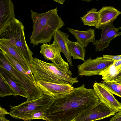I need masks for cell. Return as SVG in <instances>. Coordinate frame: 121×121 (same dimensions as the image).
Instances as JSON below:
<instances>
[{
  "label": "cell",
  "mask_w": 121,
  "mask_h": 121,
  "mask_svg": "<svg viewBox=\"0 0 121 121\" xmlns=\"http://www.w3.org/2000/svg\"><path fill=\"white\" fill-rule=\"evenodd\" d=\"M99 101L94 89L83 84L70 92L55 97L44 111L49 121H73Z\"/></svg>",
  "instance_id": "6da1fadb"
},
{
  "label": "cell",
  "mask_w": 121,
  "mask_h": 121,
  "mask_svg": "<svg viewBox=\"0 0 121 121\" xmlns=\"http://www.w3.org/2000/svg\"><path fill=\"white\" fill-rule=\"evenodd\" d=\"M58 11L57 7L42 13L30 10L33 25L30 40L34 46L50 42L56 31L64 26Z\"/></svg>",
  "instance_id": "7a4b0ae2"
},
{
  "label": "cell",
  "mask_w": 121,
  "mask_h": 121,
  "mask_svg": "<svg viewBox=\"0 0 121 121\" xmlns=\"http://www.w3.org/2000/svg\"><path fill=\"white\" fill-rule=\"evenodd\" d=\"M31 71L36 82L42 81L59 84H69L73 86L78 81L73 78L69 68L61 67L34 58L30 65Z\"/></svg>",
  "instance_id": "3957f363"
},
{
  "label": "cell",
  "mask_w": 121,
  "mask_h": 121,
  "mask_svg": "<svg viewBox=\"0 0 121 121\" xmlns=\"http://www.w3.org/2000/svg\"><path fill=\"white\" fill-rule=\"evenodd\" d=\"M24 29L22 22L15 18L0 32V39H3L10 41L30 66L34 59L33 53L26 42Z\"/></svg>",
  "instance_id": "277c9868"
},
{
  "label": "cell",
  "mask_w": 121,
  "mask_h": 121,
  "mask_svg": "<svg viewBox=\"0 0 121 121\" xmlns=\"http://www.w3.org/2000/svg\"><path fill=\"white\" fill-rule=\"evenodd\" d=\"M54 98L43 95L37 99L26 101L16 106H11L10 115L16 119H21L28 121L31 115L39 111H44Z\"/></svg>",
  "instance_id": "5b68a950"
},
{
  "label": "cell",
  "mask_w": 121,
  "mask_h": 121,
  "mask_svg": "<svg viewBox=\"0 0 121 121\" xmlns=\"http://www.w3.org/2000/svg\"><path fill=\"white\" fill-rule=\"evenodd\" d=\"M0 67L7 70L26 91L29 102L41 97L43 94L41 90L35 84L29 81L8 61L0 51Z\"/></svg>",
  "instance_id": "8992f818"
},
{
  "label": "cell",
  "mask_w": 121,
  "mask_h": 121,
  "mask_svg": "<svg viewBox=\"0 0 121 121\" xmlns=\"http://www.w3.org/2000/svg\"><path fill=\"white\" fill-rule=\"evenodd\" d=\"M114 61L103 57H98L94 59L90 57L78 66V75L90 76L99 75L100 72L112 65Z\"/></svg>",
  "instance_id": "52a82bcc"
},
{
  "label": "cell",
  "mask_w": 121,
  "mask_h": 121,
  "mask_svg": "<svg viewBox=\"0 0 121 121\" xmlns=\"http://www.w3.org/2000/svg\"><path fill=\"white\" fill-rule=\"evenodd\" d=\"M115 113L101 101L92 108L82 114L73 121H93L114 115Z\"/></svg>",
  "instance_id": "ba28073f"
},
{
  "label": "cell",
  "mask_w": 121,
  "mask_h": 121,
  "mask_svg": "<svg viewBox=\"0 0 121 121\" xmlns=\"http://www.w3.org/2000/svg\"><path fill=\"white\" fill-rule=\"evenodd\" d=\"M93 87L100 101L103 103L115 113L121 109V103L101 83L94 82Z\"/></svg>",
  "instance_id": "9c48e42d"
},
{
  "label": "cell",
  "mask_w": 121,
  "mask_h": 121,
  "mask_svg": "<svg viewBox=\"0 0 121 121\" xmlns=\"http://www.w3.org/2000/svg\"><path fill=\"white\" fill-rule=\"evenodd\" d=\"M113 22L109 23L101 29V37L99 40H95L93 42L95 47L96 52L103 51L109 46L110 41L113 39L121 35V27L115 28Z\"/></svg>",
  "instance_id": "30bf717a"
},
{
  "label": "cell",
  "mask_w": 121,
  "mask_h": 121,
  "mask_svg": "<svg viewBox=\"0 0 121 121\" xmlns=\"http://www.w3.org/2000/svg\"><path fill=\"white\" fill-rule=\"evenodd\" d=\"M40 53L45 59L61 67L69 68L68 64L62 58L61 51L57 43L53 41L52 44L43 43L40 46Z\"/></svg>",
  "instance_id": "8fae6325"
},
{
  "label": "cell",
  "mask_w": 121,
  "mask_h": 121,
  "mask_svg": "<svg viewBox=\"0 0 121 121\" xmlns=\"http://www.w3.org/2000/svg\"><path fill=\"white\" fill-rule=\"evenodd\" d=\"M36 85L43 95L53 98L59 95L68 93L74 88L69 84H59L42 81H37Z\"/></svg>",
  "instance_id": "7c38bea8"
},
{
  "label": "cell",
  "mask_w": 121,
  "mask_h": 121,
  "mask_svg": "<svg viewBox=\"0 0 121 121\" xmlns=\"http://www.w3.org/2000/svg\"><path fill=\"white\" fill-rule=\"evenodd\" d=\"M0 50L10 55L17 60L27 70L31 72V66L16 47L10 41L0 39Z\"/></svg>",
  "instance_id": "4fadbf2b"
},
{
  "label": "cell",
  "mask_w": 121,
  "mask_h": 121,
  "mask_svg": "<svg viewBox=\"0 0 121 121\" xmlns=\"http://www.w3.org/2000/svg\"><path fill=\"white\" fill-rule=\"evenodd\" d=\"M16 18L13 3L11 0H0V32Z\"/></svg>",
  "instance_id": "5bb4252c"
},
{
  "label": "cell",
  "mask_w": 121,
  "mask_h": 121,
  "mask_svg": "<svg viewBox=\"0 0 121 121\" xmlns=\"http://www.w3.org/2000/svg\"><path fill=\"white\" fill-rule=\"evenodd\" d=\"M99 19L96 29H101L109 23L113 22L121 12L112 6H103L99 11Z\"/></svg>",
  "instance_id": "9a60e30c"
},
{
  "label": "cell",
  "mask_w": 121,
  "mask_h": 121,
  "mask_svg": "<svg viewBox=\"0 0 121 121\" xmlns=\"http://www.w3.org/2000/svg\"><path fill=\"white\" fill-rule=\"evenodd\" d=\"M104 81L115 82L121 80V60L113 63L99 74Z\"/></svg>",
  "instance_id": "2e32d148"
},
{
  "label": "cell",
  "mask_w": 121,
  "mask_h": 121,
  "mask_svg": "<svg viewBox=\"0 0 121 121\" xmlns=\"http://www.w3.org/2000/svg\"><path fill=\"white\" fill-rule=\"evenodd\" d=\"M69 35L59 30H56L53 35V41L58 45L61 52L64 55L70 66H73L71 57L68 47V42Z\"/></svg>",
  "instance_id": "e0dca14e"
},
{
  "label": "cell",
  "mask_w": 121,
  "mask_h": 121,
  "mask_svg": "<svg viewBox=\"0 0 121 121\" xmlns=\"http://www.w3.org/2000/svg\"><path fill=\"white\" fill-rule=\"evenodd\" d=\"M67 28L74 36L77 42L85 48L90 42H93L95 40L94 29L90 28L86 31H81L69 28Z\"/></svg>",
  "instance_id": "ac0fdd59"
},
{
  "label": "cell",
  "mask_w": 121,
  "mask_h": 121,
  "mask_svg": "<svg viewBox=\"0 0 121 121\" xmlns=\"http://www.w3.org/2000/svg\"><path fill=\"white\" fill-rule=\"evenodd\" d=\"M0 74L14 90L15 96L19 95L27 98V95L26 91L7 70L0 67Z\"/></svg>",
  "instance_id": "d6986e66"
},
{
  "label": "cell",
  "mask_w": 121,
  "mask_h": 121,
  "mask_svg": "<svg viewBox=\"0 0 121 121\" xmlns=\"http://www.w3.org/2000/svg\"><path fill=\"white\" fill-rule=\"evenodd\" d=\"M0 51L10 64L29 81L36 84L32 72L26 70L17 60L10 55L0 50Z\"/></svg>",
  "instance_id": "ffe728a7"
},
{
  "label": "cell",
  "mask_w": 121,
  "mask_h": 121,
  "mask_svg": "<svg viewBox=\"0 0 121 121\" xmlns=\"http://www.w3.org/2000/svg\"><path fill=\"white\" fill-rule=\"evenodd\" d=\"M68 45L69 51L70 56L74 59H80L84 61L86 51L85 47L78 42H72L68 40Z\"/></svg>",
  "instance_id": "44dd1931"
},
{
  "label": "cell",
  "mask_w": 121,
  "mask_h": 121,
  "mask_svg": "<svg viewBox=\"0 0 121 121\" xmlns=\"http://www.w3.org/2000/svg\"><path fill=\"white\" fill-rule=\"evenodd\" d=\"M97 10L96 9L92 8L80 17L84 25L95 27L97 26L99 16V11Z\"/></svg>",
  "instance_id": "7402d4cb"
},
{
  "label": "cell",
  "mask_w": 121,
  "mask_h": 121,
  "mask_svg": "<svg viewBox=\"0 0 121 121\" xmlns=\"http://www.w3.org/2000/svg\"><path fill=\"white\" fill-rule=\"evenodd\" d=\"M15 96L14 92L4 78L0 74V96L4 97L7 96Z\"/></svg>",
  "instance_id": "603a6c76"
},
{
  "label": "cell",
  "mask_w": 121,
  "mask_h": 121,
  "mask_svg": "<svg viewBox=\"0 0 121 121\" xmlns=\"http://www.w3.org/2000/svg\"><path fill=\"white\" fill-rule=\"evenodd\" d=\"M102 85L109 91L121 97V85L115 82L104 81Z\"/></svg>",
  "instance_id": "cb8c5ba5"
},
{
  "label": "cell",
  "mask_w": 121,
  "mask_h": 121,
  "mask_svg": "<svg viewBox=\"0 0 121 121\" xmlns=\"http://www.w3.org/2000/svg\"><path fill=\"white\" fill-rule=\"evenodd\" d=\"M44 111H39L36 112L31 116L28 121H31L35 119L43 120L46 121H49V120L44 115Z\"/></svg>",
  "instance_id": "d4e9b609"
},
{
  "label": "cell",
  "mask_w": 121,
  "mask_h": 121,
  "mask_svg": "<svg viewBox=\"0 0 121 121\" xmlns=\"http://www.w3.org/2000/svg\"><path fill=\"white\" fill-rule=\"evenodd\" d=\"M103 57L105 58L114 61H117L121 60V55L112 56L104 55Z\"/></svg>",
  "instance_id": "484cf974"
},
{
  "label": "cell",
  "mask_w": 121,
  "mask_h": 121,
  "mask_svg": "<svg viewBox=\"0 0 121 121\" xmlns=\"http://www.w3.org/2000/svg\"><path fill=\"white\" fill-rule=\"evenodd\" d=\"M109 121H121V109L111 118Z\"/></svg>",
  "instance_id": "4316f807"
},
{
  "label": "cell",
  "mask_w": 121,
  "mask_h": 121,
  "mask_svg": "<svg viewBox=\"0 0 121 121\" xmlns=\"http://www.w3.org/2000/svg\"><path fill=\"white\" fill-rule=\"evenodd\" d=\"M7 114L10 115L9 112L7 111L5 109L2 108L0 106V117H5V115Z\"/></svg>",
  "instance_id": "83f0119b"
},
{
  "label": "cell",
  "mask_w": 121,
  "mask_h": 121,
  "mask_svg": "<svg viewBox=\"0 0 121 121\" xmlns=\"http://www.w3.org/2000/svg\"><path fill=\"white\" fill-rule=\"evenodd\" d=\"M54 0L61 4H63L65 1V0Z\"/></svg>",
  "instance_id": "f1b7e54d"
},
{
  "label": "cell",
  "mask_w": 121,
  "mask_h": 121,
  "mask_svg": "<svg viewBox=\"0 0 121 121\" xmlns=\"http://www.w3.org/2000/svg\"><path fill=\"white\" fill-rule=\"evenodd\" d=\"M0 121H11L6 119L5 117H0Z\"/></svg>",
  "instance_id": "f546056e"
},
{
  "label": "cell",
  "mask_w": 121,
  "mask_h": 121,
  "mask_svg": "<svg viewBox=\"0 0 121 121\" xmlns=\"http://www.w3.org/2000/svg\"><path fill=\"white\" fill-rule=\"evenodd\" d=\"M121 85V80L115 82Z\"/></svg>",
  "instance_id": "4dcf8cb0"
}]
</instances>
